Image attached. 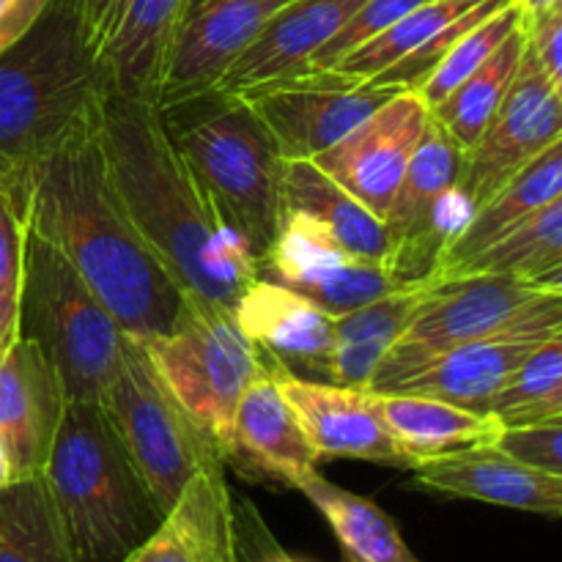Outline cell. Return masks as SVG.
I'll return each mask as SVG.
<instances>
[{
	"label": "cell",
	"instance_id": "42",
	"mask_svg": "<svg viewBox=\"0 0 562 562\" xmlns=\"http://www.w3.org/2000/svg\"><path fill=\"white\" fill-rule=\"evenodd\" d=\"M47 5L49 0H9L0 11V53L25 36Z\"/></svg>",
	"mask_w": 562,
	"mask_h": 562
},
{
	"label": "cell",
	"instance_id": "18",
	"mask_svg": "<svg viewBox=\"0 0 562 562\" xmlns=\"http://www.w3.org/2000/svg\"><path fill=\"white\" fill-rule=\"evenodd\" d=\"M66 395L53 362L33 338L0 351V439L16 477L42 475L64 417Z\"/></svg>",
	"mask_w": 562,
	"mask_h": 562
},
{
	"label": "cell",
	"instance_id": "31",
	"mask_svg": "<svg viewBox=\"0 0 562 562\" xmlns=\"http://www.w3.org/2000/svg\"><path fill=\"white\" fill-rule=\"evenodd\" d=\"M0 562H77L42 475L0 492Z\"/></svg>",
	"mask_w": 562,
	"mask_h": 562
},
{
	"label": "cell",
	"instance_id": "12",
	"mask_svg": "<svg viewBox=\"0 0 562 562\" xmlns=\"http://www.w3.org/2000/svg\"><path fill=\"white\" fill-rule=\"evenodd\" d=\"M562 140V88L554 86L532 55L521 64L510 82L508 97L483 135L464 148L456 190L470 212L497 195L514 176H519L549 146Z\"/></svg>",
	"mask_w": 562,
	"mask_h": 562
},
{
	"label": "cell",
	"instance_id": "14",
	"mask_svg": "<svg viewBox=\"0 0 562 562\" xmlns=\"http://www.w3.org/2000/svg\"><path fill=\"white\" fill-rule=\"evenodd\" d=\"M258 278L296 291L333 318L406 289L387 267L351 256L316 223L294 212H285L278 239L258 267Z\"/></svg>",
	"mask_w": 562,
	"mask_h": 562
},
{
	"label": "cell",
	"instance_id": "17",
	"mask_svg": "<svg viewBox=\"0 0 562 562\" xmlns=\"http://www.w3.org/2000/svg\"><path fill=\"white\" fill-rule=\"evenodd\" d=\"M278 387L322 459H357L406 470L404 456L379 417L371 390L302 379L278 371Z\"/></svg>",
	"mask_w": 562,
	"mask_h": 562
},
{
	"label": "cell",
	"instance_id": "35",
	"mask_svg": "<svg viewBox=\"0 0 562 562\" xmlns=\"http://www.w3.org/2000/svg\"><path fill=\"white\" fill-rule=\"evenodd\" d=\"M519 22V9H516L514 0H510V3L503 5L497 14L477 22L475 27H470V31L450 47V53L439 60L437 69L415 88V93L423 99V104H426L428 110H434L442 99H448L450 93H453L456 88H459L461 82H464L467 77H470L472 71L503 44V38L508 36Z\"/></svg>",
	"mask_w": 562,
	"mask_h": 562
},
{
	"label": "cell",
	"instance_id": "21",
	"mask_svg": "<svg viewBox=\"0 0 562 562\" xmlns=\"http://www.w3.org/2000/svg\"><path fill=\"white\" fill-rule=\"evenodd\" d=\"M124 562H236L234 494L220 453L198 467L157 530Z\"/></svg>",
	"mask_w": 562,
	"mask_h": 562
},
{
	"label": "cell",
	"instance_id": "33",
	"mask_svg": "<svg viewBox=\"0 0 562 562\" xmlns=\"http://www.w3.org/2000/svg\"><path fill=\"white\" fill-rule=\"evenodd\" d=\"M499 426L562 420V335L538 344L488 401Z\"/></svg>",
	"mask_w": 562,
	"mask_h": 562
},
{
	"label": "cell",
	"instance_id": "23",
	"mask_svg": "<svg viewBox=\"0 0 562 562\" xmlns=\"http://www.w3.org/2000/svg\"><path fill=\"white\" fill-rule=\"evenodd\" d=\"M362 3L366 0H291L228 66L214 91L236 93L258 82L300 75Z\"/></svg>",
	"mask_w": 562,
	"mask_h": 562
},
{
	"label": "cell",
	"instance_id": "38",
	"mask_svg": "<svg viewBox=\"0 0 562 562\" xmlns=\"http://www.w3.org/2000/svg\"><path fill=\"white\" fill-rule=\"evenodd\" d=\"M562 420L503 426L492 448L530 470L562 475Z\"/></svg>",
	"mask_w": 562,
	"mask_h": 562
},
{
	"label": "cell",
	"instance_id": "26",
	"mask_svg": "<svg viewBox=\"0 0 562 562\" xmlns=\"http://www.w3.org/2000/svg\"><path fill=\"white\" fill-rule=\"evenodd\" d=\"M285 212H294L316 223L333 236L346 252L362 261L382 263L387 258L390 239L384 223L373 217L355 195L329 179L313 159H289L283 173Z\"/></svg>",
	"mask_w": 562,
	"mask_h": 562
},
{
	"label": "cell",
	"instance_id": "1",
	"mask_svg": "<svg viewBox=\"0 0 562 562\" xmlns=\"http://www.w3.org/2000/svg\"><path fill=\"white\" fill-rule=\"evenodd\" d=\"M97 143L121 209L181 294L234 313L258 263L220 223L157 104L104 82Z\"/></svg>",
	"mask_w": 562,
	"mask_h": 562
},
{
	"label": "cell",
	"instance_id": "29",
	"mask_svg": "<svg viewBox=\"0 0 562 562\" xmlns=\"http://www.w3.org/2000/svg\"><path fill=\"white\" fill-rule=\"evenodd\" d=\"M296 492L324 516L346 562H423L404 541L393 516L373 499L335 486L318 470L302 477Z\"/></svg>",
	"mask_w": 562,
	"mask_h": 562
},
{
	"label": "cell",
	"instance_id": "44",
	"mask_svg": "<svg viewBox=\"0 0 562 562\" xmlns=\"http://www.w3.org/2000/svg\"><path fill=\"white\" fill-rule=\"evenodd\" d=\"M11 481H14V472H11L9 453H5V445H3V439H0V492H3Z\"/></svg>",
	"mask_w": 562,
	"mask_h": 562
},
{
	"label": "cell",
	"instance_id": "27",
	"mask_svg": "<svg viewBox=\"0 0 562 562\" xmlns=\"http://www.w3.org/2000/svg\"><path fill=\"white\" fill-rule=\"evenodd\" d=\"M554 198H562V140L549 146L541 157L532 159L519 176L508 181L497 195L488 198L483 206L467 217L459 234L445 250L437 274L450 272L464 261L475 258L505 234L525 223L532 212L547 206ZM434 274V278H437Z\"/></svg>",
	"mask_w": 562,
	"mask_h": 562
},
{
	"label": "cell",
	"instance_id": "34",
	"mask_svg": "<svg viewBox=\"0 0 562 562\" xmlns=\"http://www.w3.org/2000/svg\"><path fill=\"white\" fill-rule=\"evenodd\" d=\"M475 3H481V0H428V3L417 5L409 14L401 16V20H395L390 27H384L371 42L346 55L333 69L340 71V75L357 77V80H373L384 69L398 64L401 58L415 53L439 27L467 14Z\"/></svg>",
	"mask_w": 562,
	"mask_h": 562
},
{
	"label": "cell",
	"instance_id": "43",
	"mask_svg": "<svg viewBox=\"0 0 562 562\" xmlns=\"http://www.w3.org/2000/svg\"><path fill=\"white\" fill-rule=\"evenodd\" d=\"M514 5L519 9L521 25H527V22L547 14V11L558 9V5H562V0H514Z\"/></svg>",
	"mask_w": 562,
	"mask_h": 562
},
{
	"label": "cell",
	"instance_id": "32",
	"mask_svg": "<svg viewBox=\"0 0 562 562\" xmlns=\"http://www.w3.org/2000/svg\"><path fill=\"white\" fill-rule=\"evenodd\" d=\"M525 47L527 33L519 22L503 38V44L448 99H442L437 108L428 110L434 121H439L461 148H470L483 135V130L494 119L503 99L508 97Z\"/></svg>",
	"mask_w": 562,
	"mask_h": 562
},
{
	"label": "cell",
	"instance_id": "13",
	"mask_svg": "<svg viewBox=\"0 0 562 562\" xmlns=\"http://www.w3.org/2000/svg\"><path fill=\"white\" fill-rule=\"evenodd\" d=\"M558 335H562V296L536 307L530 316L503 333L420 357L371 393L420 395L486 412L488 401L503 387L510 371L538 344Z\"/></svg>",
	"mask_w": 562,
	"mask_h": 562
},
{
	"label": "cell",
	"instance_id": "25",
	"mask_svg": "<svg viewBox=\"0 0 562 562\" xmlns=\"http://www.w3.org/2000/svg\"><path fill=\"white\" fill-rule=\"evenodd\" d=\"M373 401L395 448L404 456L406 470L464 450L492 448L503 428L486 412L467 409L439 398L373 393Z\"/></svg>",
	"mask_w": 562,
	"mask_h": 562
},
{
	"label": "cell",
	"instance_id": "2",
	"mask_svg": "<svg viewBox=\"0 0 562 562\" xmlns=\"http://www.w3.org/2000/svg\"><path fill=\"white\" fill-rule=\"evenodd\" d=\"M25 228L53 241L130 338L168 333L187 296L121 209L97 143V115L36 165Z\"/></svg>",
	"mask_w": 562,
	"mask_h": 562
},
{
	"label": "cell",
	"instance_id": "24",
	"mask_svg": "<svg viewBox=\"0 0 562 562\" xmlns=\"http://www.w3.org/2000/svg\"><path fill=\"white\" fill-rule=\"evenodd\" d=\"M184 5L187 0H121L113 31L99 53L110 88L159 102Z\"/></svg>",
	"mask_w": 562,
	"mask_h": 562
},
{
	"label": "cell",
	"instance_id": "16",
	"mask_svg": "<svg viewBox=\"0 0 562 562\" xmlns=\"http://www.w3.org/2000/svg\"><path fill=\"white\" fill-rule=\"evenodd\" d=\"M291 0H187L157 108L214 91L228 66Z\"/></svg>",
	"mask_w": 562,
	"mask_h": 562
},
{
	"label": "cell",
	"instance_id": "22",
	"mask_svg": "<svg viewBox=\"0 0 562 562\" xmlns=\"http://www.w3.org/2000/svg\"><path fill=\"white\" fill-rule=\"evenodd\" d=\"M412 486L428 494L475 499L547 519L562 516V475L516 464L494 448H475L426 461L412 470Z\"/></svg>",
	"mask_w": 562,
	"mask_h": 562
},
{
	"label": "cell",
	"instance_id": "20",
	"mask_svg": "<svg viewBox=\"0 0 562 562\" xmlns=\"http://www.w3.org/2000/svg\"><path fill=\"white\" fill-rule=\"evenodd\" d=\"M280 366L258 373L241 393L231 428L225 464L250 472L252 481H272L296 488L302 477L318 470L316 450L278 387Z\"/></svg>",
	"mask_w": 562,
	"mask_h": 562
},
{
	"label": "cell",
	"instance_id": "5",
	"mask_svg": "<svg viewBox=\"0 0 562 562\" xmlns=\"http://www.w3.org/2000/svg\"><path fill=\"white\" fill-rule=\"evenodd\" d=\"M220 223L261 267L285 217V159L236 97L209 91L159 110Z\"/></svg>",
	"mask_w": 562,
	"mask_h": 562
},
{
	"label": "cell",
	"instance_id": "10",
	"mask_svg": "<svg viewBox=\"0 0 562 562\" xmlns=\"http://www.w3.org/2000/svg\"><path fill=\"white\" fill-rule=\"evenodd\" d=\"M558 296H562V291H549L499 274L434 278L412 311L398 344L373 373L368 390L379 387L420 357L510 329L536 307Z\"/></svg>",
	"mask_w": 562,
	"mask_h": 562
},
{
	"label": "cell",
	"instance_id": "39",
	"mask_svg": "<svg viewBox=\"0 0 562 562\" xmlns=\"http://www.w3.org/2000/svg\"><path fill=\"white\" fill-rule=\"evenodd\" d=\"M234 519L236 562H300L274 541L269 527L263 525L261 514L247 499L234 497Z\"/></svg>",
	"mask_w": 562,
	"mask_h": 562
},
{
	"label": "cell",
	"instance_id": "36",
	"mask_svg": "<svg viewBox=\"0 0 562 562\" xmlns=\"http://www.w3.org/2000/svg\"><path fill=\"white\" fill-rule=\"evenodd\" d=\"M22 269H25V220L0 192V351L20 329Z\"/></svg>",
	"mask_w": 562,
	"mask_h": 562
},
{
	"label": "cell",
	"instance_id": "15",
	"mask_svg": "<svg viewBox=\"0 0 562 562\" xmlns=\"http://www.w3.org/2000/svg\"><path fill=\"white\" fill-rule=\"evenodd\" d=\"M415 91H398L313 162L382 220L428 124Z\"/></svg>",
	"mask_w": 562,
	"mask_h": 562
},
{
	"label": "cell",
	"instance_id": "9",
	"mask_svg": "<svg viewBox=\"0 0 562 562\" xmlns=\"http://www.w3.org/2000/svg\"><path fill=\"white\" fill-rule=\"evenodd\" d=\"M461 157L464 148L428 115L426 132L382 217L390 239L384 267L401 283L434 278L448 245L472 214L456 190Z\"/></svg>",
	"mask_w": 562,
	"mask_h": 562
},
{
	"label": "cell",
	"instance_id": "30",
	"mask_svg": "<svg viewBox=\"0 0 562 562\" xmlns=\"http://www.w3.org/2000/svg\"><path fill=\"white\" fill-rule=\"evenodd\" d=\"M467 274H499L549 291H562V198L549 201L503 239L437 278Z\"/></svg>",
	"mask_w": 562,
	"mask_h": 562
},
{
	"label": "cell",
	"instance_id": "37",
	"mask_svg": "<svg viewBox=\"0 0 562 562\" xmlns=\"http://www.w3.org/2000/svg\"><path fill=\"white\" fill-rule=\"evenodd\" d=\"M423 3H428V0H366L360 9L340 25V31L313 55L307 69H333V66L340 64L346 55L355 53V49L362 47L366 42H371V38L379 36L384 27H390L395 20H401V16L409 14L412 9H417V5Z\"/></svg>",
	"mask_w": 562,
	"mask_h": 562
},
{
	"label": "cell",
	"instance_id": "4",
	"mask_svg": "<svg viewBox=\"0 0 562 562\" xmlns=\"http://www.w3.org/2000/svg\"><path fill=\"white\" fill-rule=\"evenodd\" d=\"M42 477L77 562H124L162 521L99 404L66 401Z\"/></svg>",
	"mask_w": 562,
	"mask_h": 562
},
{
	"label": "cell",
	"instance_id": "28",
	"mask_svg": "<svg viewBox=\"0 0 562 562\" xmlns=\"http://www.w3.org/2000/svg\"><path fill=\"white\" fill-rule=\"evenodd\" d=\"M431 280L434 278L417 285H406V289L379 296V300L335 318L329 382L355 390L371 387L373 373L379 371L390 349L398 344L412 311Z\"/></svg>",
	"mask_w": 562,
	"mask_h": 562
},
{
	"label": "cell",
	"instance_id": "40",
	"mask_svg": "<svg viewBox=\"0 0 562 562\" xmlns=\"http://www.w3.org/2000/svg\"><path fill=\"white\" fill-rule=\"evenodd\" d=\"M521 27L527 33V53L532 55L538 69L562 88V5Z\"/></svg>",
	"mask_w": 562,
	"mask_h": 562
},
{
	"label": "cell",
	"instance_id": "19",
	"mask_svg": "<svg viewBox=\"0 0 562 562\" xmlns=\"http://www.w3.org/2000/svg\"><path fill=\"white\" fill-rule=\"evenodd\" d=\"M234 318L269 362L294 376L329 382L335 318L311 300L256 278L236 302Z\"/></svg>",
	"mask_w": 562,
	"mask_h": 562
},
{
	"label": "cell",
	"instance_id": "3",
	"mask_svg": "<svg viewBox=\"0 0 562 562\" xmlns=\"http://www.w3.org/2000/svg\"><path fill=\"white\" fill-rule=\"evenodd\" d=\"M104 75L71 0L0 53V192L25 214L36 165L97 115Z\"/></svg>",
	"mask_w": 562,
	"mask_h": 562
},
{
	"label": "cell",
	"instance_id": "7",
	"mask_svg": "<svg viewBox=\"0 0 562 562\" xmlns=\"http://www.w3.org/2000/svg\"><path fill=\"white\" fill-rule=\"evenodd\" d=\"M140 344L173 398L212 439L225 464L236 404L247 384L274 362L250 344L234 313L190 296L168 333Z\"/></svg>",
	"mask_w": 562,
	"mask_h": 562
},
{
	"label": "cell",
	"instance_id": "8",
	"mask_svg": "<svg viewBox=\"0 0 562 562\" xmlns=\"http://www.w3.org/2000/svg\"><path fill=\"white\" fill-rule=\"evenodd\" d=\"M99 406L165 516L198 467L217 448L181 409L140 340L130 335L119 371Z\"/></svg>",
	"mask_w": 562,
	"mask_h": 562
},
{
	"label": "cell",
	"instance_id": "41",
	"mask_svg": "<svg viewBox=\"0 0 562 562\" xmlns=\"http://www.w3.org/2000/svg\"><path fill=\"white\" fill-rule=\"evenodd\" d=\"M77 9V16L82 22V31H86L88 42H91L93 53H102L104 42H108L110 31L115 25V16H119L121 0H71Z\"/></svg>",
	"mask_w": 562,
	"mask_h": 562
},
{
	"label": "cell",
	"instance_id": "11",
	"mask_svg": "<svg viewBox=\"0 0 562 562\" xmlns=\"http://www.w3.org/2000/svg\"><path fill=\"white\" fill-rule=\"evenodd\" d=\"M395 93L398 88L357 80L335 69H307L241 88L231 97L256 115L280 157L289 162L316 159Z\"/></svg>",
	"mask_w": 562,
	"mask_h": 562
},
{
	"label": "cell",
	"instance_id": "6",
	"mask_svg": "<svg viewBox=\"0 0 562 562\" xmlns=\"http://www.w3.org/2000/svg\"><path fill=\"white\" fill-rule=\"evenodd\" d=\"M53 362L66 401L102 404L121 366L126 333L64 252L25 228L20 329Z\"/></svg>",
	"mask_w": 562,
	"mask_h": 562
}]
</instances>
